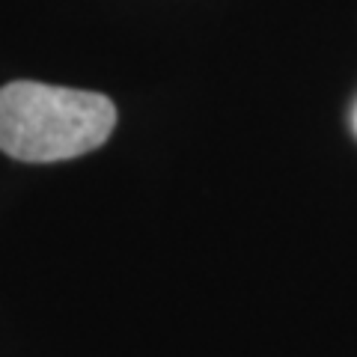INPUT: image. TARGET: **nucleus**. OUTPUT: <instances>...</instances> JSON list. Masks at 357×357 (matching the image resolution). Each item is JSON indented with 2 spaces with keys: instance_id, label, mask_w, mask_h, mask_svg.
Instances as JSON below:
<instances>
[{
  "instance_id": "obj_2",
  "label": "nucleus",
  "mask_w": 357,
  "mask_h": 357,
  "mask_svg": "<svg viewBox=\"0 0 357 357\" xmlns=\"http://www.w3.org/2000/svg\"><path fill=\"white\" fill-rule=\"evenodd\" d=\"M354 122H357V116H354Z\"/></svg>"
},
{
  "instance_id": "obj_1",
  "label": "nucleus",
  "mask_w": 357,
  "mask_h": 357,
  "mask_svg": "<svg viewBox=\"0 0 357 357\" xmlns=\"http://www.w3.org/2000/svg\"><path fill=\"white\" fill-rule=\"evenodd\" d=\"M116 105L102 93L39 81L0 86V152L24 164H57L105 146Z\"/></svg>"
}]
</instances>
